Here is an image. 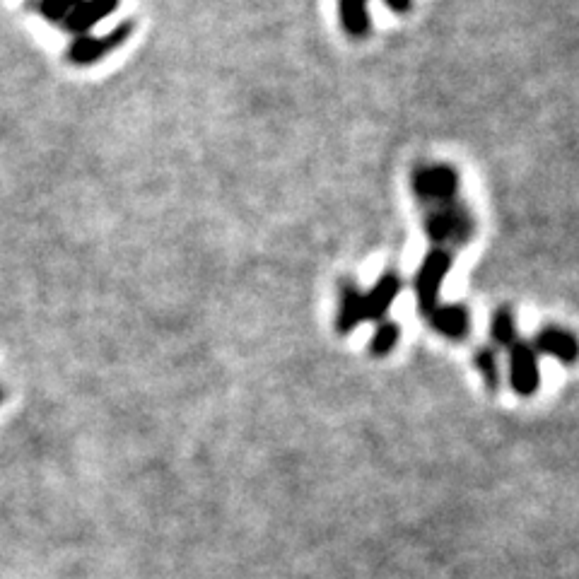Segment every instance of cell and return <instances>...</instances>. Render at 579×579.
<instances>
[{
  "mask_svg": "<svg viewBox=\"0 0 579 579\" xmlns=\"http://www.w3.org/2000/svg\"><path fill=\"white\" fill-rule=\"evenodd\" d=\"M473 230H476V222L459 198L428 206L425 235L432 239L435 249L449 251V247H461L473 237Z\"/></svg>",
  "mask_w": 579,
  "mask_h": 579,
  "instance_id": "6da1fadb",
  "label": "cell"
},
{
  "mask_svg": "<svg viewBox=\"0 0 579 579\" xmlns=\"http://www.w3.org/2000/svg\"><path fill=\"white\" fill-rule=\"evenodd\" d=\"M413 191L420 206H437V203L452 201L459 193V177L447 165L420 167L413 174Z\"/></svg>",
  "mask_w": 579,
  "mask_h": 579,
  "instance_id": "7a4b0ae2",
  "label": "cell"
},
{
  "mask_svg": "<svg viewBox=\"0 0 579 579\" xmlns=\"http://www.w3.org/2000/svg\"><path fill=\"white\" fill-rule=\"evenodd\" d=\"M449 268H452V251L444 249H432L420 263V271L415 276V295H418V307L423 314H430L437 307L440 285L447 278Z\"/></svg>",
  "mask_w": 579,
  "mask_h": 579,
  "instance_id": "3957f363",
  "label": "cell"
},
{
  "mask_svg": "<svg viewBox=\"0 0 579 579\" xmlns=\"http://www.w3.org/2000/svg\"><path fill=\"white\" fill-rule=\"evenodd\" d=\"M510 379L512 389L519 396L536 394L538 384H541V372H538V355L531 343L514 341L510 345Z\"/></svg>",
  "mask_w": 579,
  "mask_h": 579,
  "instance_id": "277c9868",
  "label": "cell"
},
{
  "mask_svg": "<svg viewBox=\"0 0 579 579\" xmlns=\"http://www.w3.org/2000/svg\"><path fill=\"white\" fill-rule=\"evenodd\" d=\"M531 348L536 350V355H551V358L567 362V365H572L579 358L577 338L570 331L558 329V326H546V329L538 331L534 341H531Z\"/></svg>",
  "mask_w": 579,
  "mask_h": 579,
  "instance_id": "5b68a950",
  "label": "cell"
},
{
  "mask_svg": "<svg viewBox=\"0 0 579 579\" xmlns=\"http://www.w3.org/2000/svg\"><path fill=\"white\" fill-rule=\"evenodd\" d=\"M428 317L432 321V326H435V331L452 338V341H461V338L469 336L471 317L469 309L461 307V304H444V307L437 304Z\"/></svg>",
  "mask_w": 579,
  "mask_h": 579,
  "instance_id": "8992f818",
  "label": "cell"
},
{
  "mask_svg": "<svg viewBox=\"0 0 579 579\" xmlns=\"http://www.w3.org/2000/svg\"><path fill=\"white\" fill-rule=\"evenodd\" d=\"M401 290V280L394 273H386V276L374 285V290H370L365 295V321L367 319H382L386 314V309L391 307V302L399 297Z\"/></svg>",
  "mask_w": 579,
  "mask_h": 579,
  "instance_id": "52a82bcc",
  "label": "cell"
},
{
  "mask_svg": "<svg viewBox=\"0 0 579 579\" xmlns=\"http://www.w3.org/2000/svg\"><path fill=\"white\" fill-rule=\"evenodd\" d=\"M365 321V292L355 285H345L341 292V312H338V331L350 333L355 326Z\"/></svg>",
  "mask_w": 579,
  "mask_h": 579,
  "instance_id": "ba28073f",
  "label": "cell"
},
{
  "mask_svg": "<svg viewBox=\"0 0 579 579\" xmlns=\"http://www.w3.org/2000/svg\"><path fill=\"white\" fill-rule=\"evenodd\" d=\"M341 25L350 37L362 39L370 34V10L367 0H341Z\"/></svg>",
  "mask_w": 579,
  "mask_h": 579,
  "instance_id": "9c48e42d",
  "label": "cell"
},
{
  "mask_svg": "<svg viewBox=\"0 0 579 579\" xmlns=\"http://www.w3.org/2000/svg\"><path fill=\"white\" fill-rule=\"evenodd\" d=\"M490 333H493V341L497 345H502V348H510V345L517 341V329H514V317L510 309L507 307L497 309Z\"/></svg>",
  "mask_w": 579,
  "mask_h": 579,
  "instance_id": "30bf717a",
  "label": "cell"
},
{
  "mask_svg": "<svg viewBox=\"0 0 579 579\" xmlns=\"http://www.w3.org/2000/svg\"><path fill=\"white\" fill-rule=\"evenodd\" d=\"M396 341H399V326L396 324H382L374 333L372 338V345H370V353L374 358H384V355H389L391 350H394Z\"/></svg>",
  "mask_w": 579,
  "mask_h": 579,
  "instance_id": "8fae6325",
  "label": "cell"
},
{
  "mask_svg": "<svg viewBox=\"0 0 579 579\" xmlns=\"http://www.w3.org/2000/svg\"><path fill=\"white\" fill-rule=\"evenodd\" d=\"M476 365L478 370L483 374V382L488 386L490 391H497V386H500V370H497V358L493 350L483 348L476 353Z\"/></svg>",
  "mask_w": 579,
  "mask_h": 579,
  "instance_id": "7c38bea8",
  "label": "cell"
},
{
  "mask_svg": "<svg viewBox=\"0 0 579 579\" xmlns=\"http://www.w3.org/2000/svg\"><path fill=\"white\" fill-rule=\"evenodd\" d=\"M386 5H389L391 10H396V13H406V10L411 8V0H386Z\"/></svg>",
  "mask_w": 579,
  "mask_h": 579,
  "instance_id": "4fadbf2b",
  "label": "cell"
},
{
  "mask_svg": "<svg viewBox=\"0 0 579 579\" xmlns=\"http://www.w3.org/2000/svg\"><path fill=\"white\" fill-rule=\"evenodd\" d=\"M0 399H3V394H0Z\"/></svg>",
  "mask_w": 579,
  "mask_h": 579,
  "instance_id": "5bb4252c",
  "label": "cell"
}]
</instances>
